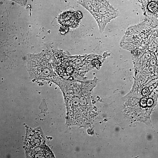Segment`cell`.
<instances>
[{
	"label": "cell",
	"mask_w": 158,
	"mask_h": 158,
	"mask_svg": "<svg viewBox=\"0 0 158 158\" xmlns=\"http://www.w3.org/2000/svg\"><path fill=\"white\" fill-rule=\"evenodd\" d=\"M78 3L88 10L93 16L102 33L107 24L118 17V11L107 0H82Z\"/></svg>",
	"instance_id": "cell-1"
},
{
	"label": "cell",
	"mask_w": 158,
	"mask_h": 158,
	"mask_svg": "<svg viewBox=\"0 0 158 158\" xmlns=\"http://www.w3.org/2000/svg\"><path fill=\"white\" fill-rule=\"evenodd\" d=\"M82 17V13L80 11H68L61 14L58 20L63 26L75 28L78 26Z\"/></svg>",
	"instance_id": "cell-2"
},
{
	"label": "cell",
	"mask_w": 158,
	"mask_h": 158,
	"mask_svg": "<svg viewBox=\"0 0 158 158\" xmlns=\"http://www.w3.org/2000/svg\"><path fill=\"white\" fill-rule=\"evenodd\" d=\"M158 8V5L156 1H150L147 4V8L151 12H155Z\"/></svg>",
	"instance_id": "cell-3"
},
{
	"label": "cell",
	"mask_w": 158,
	"mask_h": 158,
	"mask_svg": "<svg viewBox=\"0 0 158 158\" xmlns=\"http://www.w3.org/2000/svg\"><path fill=\"white\" fill-rule=\"evenodd\" d=\"M149 89L147 88H145L142 91V94L144 95H146L149 93Z\"/></svg>",
	"instance_id": "cell-4"
},
{
	"label": "cell",
	"mask_w": 158,
	"mask_h": 158,
	"mask_svg": "<svg viewBox=\"0 0 158 158\" xmlns=\"http://www.w3.org/2000/svg\"><path fill=\"white\" fill-rule=\"evenodd\" d=\"M17 3H18L20 4H24L26 2L27 0H13Z\"/></svg>",
	"instance_id": "cell-5"
},
{
	"label": "cell",
	"mask_w": 158,
	"mask_h": 158,
	"mask_svg": "<svg viewBox=\"0 0 158 158\" xmlns=\"http://www.w3.org/2000/svg\"><path fill=\"white\" fill-rule=\"evenodd\" d=\"M146 99L145 98L142 99L141 101V105L143 106L146 105Z\"/></svg>",
	"instance_id": "cell-6"
},
{
	"label": "cell",
	"mask_w": 158,
	"mask_h": 158,
	"mask_svg": "<svg viewBox=\"0 0 158 158\" xmlns=\"http://www.w3.org/2000/svg\"><path fill=\"white\" fill-rule=\"evenodd\" d=\"M153 103L152 100L151 99H149L147 101V104L148 106L152 105Z\"/></svg>",
	"instance_id": "cell-7"
}]
</instances>
